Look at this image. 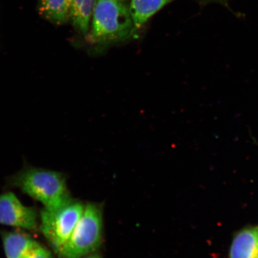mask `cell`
Instances as JSON below:
<instances>
[{
  "instance_id": "6da1fadb",
  "label": "cell",
  "mask_w": 258,
  "mask_h": 258,
  "mask_svg": "<svg viewBox=\"0 0 258 258\" xmlns=\"http://www.w3.org/2000/svg\"><path fill=\"white\" fill-rule=\"evenodd\" d=\"M128 3L98 0L88 37L98 48L130 39L137 34Z\"/></svg>"
},
{
  "instance_id": "7a4b0ae2",
  "label": "cell",
  "mask_w": 258,
  "mask_h": 258,
  "mask_svg": "<svg viewBox=\"0 0 258 258\" xmlns=\"http://www.w3.org/2000/svg\"><path fill=\"white\" fill-rule=\"evenodd\" d=\"M9 183L41 203L48 211L62 208L74 200L66 177L56 171L27 167L11 177Z\"/></svg>"
},
{
  "instance_id": "3957f363",
  "label": "cell",
  "mask_w": 258,
  "mask_h": 258,
  "mask_svg": "<svg viewBox=\"0 0 258 258\" xmlns=\"http://www.w3.org/2000/svg\"><path fill=\"white\" fill-rule=\"evenodd\" d=\"M102 206L88 203L70 237L57 254L59 258H83L95 253L102 244Z\"/></svg>"
},
{
  "instance_id": "277c9868",
  "label": "cell",
  "mask_w": 258,
  "mask_h": 258,
  "mask_svg": "<svg viewBox=\"0 0 258 258\" xmlns=\"http://www.w3.org/2000/svg\"><path fill=\"white\" fill-rule=\"evenodd\" d=\"M85 205L73 200L69 204L54 211L43 209L40 212V231L54 253L57 254L69 240Z\"/></svg>"
},
{
  "instance_id": "5b68a950",
  "label": "cell",
  "mask_w": 258,
  "mask_h": 258,
  "mask_svg": "<svg viewBox=\"0 0 258 258\" xmlns=\"http://www.w3.org/2000/svg\"><path fill=\"white\" fill-rule=\"evenodd\" d=\"M0 224L36 231L38 213L34 208L22 204L14 193H3L0 195Z\"/></svg>"
},
{
  "instance_id": "8992f818",
  "label": "cell",
  "mask_w": 258,
  "mask_h": 258,
  "mask_svg": "<svg viewBox=\"0 0 258 258\" xmlns=\"http://www.w3.org/2000/svg\"><path fill=\"white\" fill-rule=\"evenodd\" d=\"M0 234L7 258H23L40 244L24 232L1 231Z\"/></svg>"
},
{
  "instance_id": "52a82bcc",
  "label": "cell",
  "mask_w": 258,
  "mask_h": 258,
  "mask_svg": "<svg viewBox=\"0 0 258 258\" xmlns=\"http://www.w3.org/2000/svg\"><path fill=\"white\" fill-rule=\"evenodd\" d=\"M230 258H258V228H245L235 235Z\"/></svg>"
},
{
  "instance_id": "ba28073f",
  "label": "cell",
  "mask_w": 258,
  "mask_h": 258,
  "mask_svg": "<svg viewBox=\"0 0 258 258\" xmlns=\"http://www.w3.org/2000/svg\"><path fill=\"white\" fill-rule=\"evenodd\" d=\"M72 0H39V14L51 24H66L71 21Z\"/></svg>"
},
{
  "instance_id": "9c48e42d",
  "label": "cell",
  "mask_w": 258,
  "mask_h": 258,
  "mask_svg": "<svg viewBox=\"0 0 258 258\" xmlns=\"http://www.w3.org/2000/svg\"><path fill=\"white\" fill-rule=\"evenodd\" d=\"M97 2L98 0H72L70 21L77 32L86 38Z\"/></svg>"
},
{
  "instance_id": "30bf717a",
  "label": "cell",
  "mask_w": 258,
  "mask_h": 258,
  "mask_svg": "<svg viewBox=\"0 0 258 258\" xmlns=\"http://www.w3.org/2000/svg\"><path fill=\"white\" fill-rule=\"evenodd\" d=\"M173 0H130L129 9L137 30H141L155 14Z\"/></svg>"
},
{
  "instance_id": "8fae6325",
  "label": "cell",
  "mask_w": 258,
  "mask_h": 258,
  "mask_svg": "<svg viewBox=\"0 0 258 258\" xmlns=\"http://www.w3.org/2000/svg\"><path fill=\"white\" fill-rule=\"evenodd\" d=\"M23 258H53V256L50 250L40 244Z\"/></svg>"
},
{
  "instance_id": "7c38bea8",
  "label": "cell",
  "mask_w": 258,
  "mask_h": 258,
  "mask_svg": "<svg viewBox=\"0 0 258 258\" xmlns=\"http://www.w3.org/2000/svg\"><path fill=\"white\" fill-rule=\"evenodd\" d=\"M199 1L203 3H220L222 5H228V0H199Z\"/></svg>"
},
{
  "instance_id": "4fadbf2b",
  "label": "cell",
  "mask_w": 258,
  "mask_h": 258,
  "mask_svg": "<svg viewBox=\"0 0 258 258\" xmlns=\"http://www.w3.org/2000/svg\"><path fill=\"white\" fill-rule=\"evenodd\" d=\"M83 258H102L101 255L99 254L92 253L91 254H89V255L84 257Z\"/></svg>"
},
{
  "instance_id": "5bb4252c",
  "label": "cell",
  "mask_w": 258,
  "mask_h": 258,
  "mask_svg": "<svg viewBox=\"0 0 258 258\" xmlns=\"http://www.w3.org/2000/svg\"><path fill=\"white\" fill-rule=\"evenodd\" d=\"M117 1L126 3H128H128H129V2H130V0H117Z\"/></svg>"
}]
</instances>
